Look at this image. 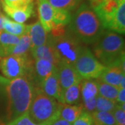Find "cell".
I'll list each match as a JSON object with an SVG mask.
<instances>
[{
  "mask_svg": "<svg viewBox=\"0 0 125 125\" xmlns=\"http://www.w3.org/2000/svg\"><path fill=\"white\" fill-rule=\"evenodd\" d=\"M92 45L93 54L105 67L120 65L125 69V40L120 34L104 30Z\"/></svg>",
  "mask_w": 125,
  "mask_h": 125,
  "instance_id": "6da1fadb",
  "label": "cell"
},
{
  "mask_svg": "<svg viewBox=\"0 0 125 125\" xmlns=\"http://www.w3.org/2000/svg\"><path fill=\"white\" fill-rule=\"evenodd\" d=\"M67 29L81 42L87 44L94 42L104 31L97 15L86 4H82L72 15Z\"/></svg>",
  "mask_w": 125,
  "mask_h": 125,
  "instance_id": "7a4b0ae2",
  "label": "cell"
},
{
  "mask_svg": "<svg viewBox=\"0 0 125 125\" xmlns=\"http://www.w3.org/2000/svg\"><path fill=\"white\" fill-rule=\"evenodd\" d=\"M7 88L9 95L8 120L10 122L28 111L34 88L29 79L22 77L9 79Z\"/></svg>",
  "mask_w": 125,
  "mask_h": 125,
  "instance_id": "3957f363",
  "label": "cell"
},
{
  "mask_svg": "<svg viewBox=\"0 0 125 125\" xmlns=\"http://www.w3.org/2000/svg\"><path fill=\"white\" fill-rule=\"evenodd\" d=\"M47 41L52 45L60 63L74 66L83 46L81 42L65 28L52 29Z\"/></svg>",
  "mask_w": 125,
  "mask_h": 125,
  "instance_id": "277c9868",
  "label": "cell"
},
{
  "mask_svg": "<svg viewBox=\"0 0 125 125\" xmlns=\"http://www.w3.org/2000/svg\"><path fill=\"white\" fill-rule=\"evenodd\" d=\"M60 104L55 99L47 95L40 88H35L27 113L33 122L47 125L59 117Z\"/></svg>",
  "mask_w": 125,
  "mask_h": 125,
  "instance_id": "5b68a950",
  "label": "cell"
},
{
  "mask_svg": "<svg viewBox=\"0 0 125 125\" xmlns=\"http://www.w3.org/2000/svg\"><path fill=\"white\" fill-rule=\"evenodd\" d=\"M0 70L9 79L27 78L33 74V63L28 55H10L0 59Z\"/></svg>",
  "mask_w": 125,
  "mask_h": 125,
  "instance_id": "8992f818",
  "label": "cell"
},
{
  "mask_svg": "<svg viewBox=\"0 0 125 125\" xmlns=\"http://www.w3.org/2000/svg\"><path fill=\"white\" fill-rule=\"evenodd\" d=\"M74 67L84 80L99 79L106 68L94 56L91 50L85 47H83Z\"/></svg>",
  "mask_w": 125,
  "mask_h": 125,
  "instance_id": "52a82bcc",
  "label": "cell"
},
{
  "mask_svg": "<svg viewBox=\"0 0 125 125\" xmlns=\"http://www.w3.org/2000/svg\"><path fill=\"white\" fill-rule=\"evenodd\" d=\"M120 0H103L93 10L97 15L104 29L109 30L119 6Z\"/></svg>",
  "mask_w": 125,
  "mask_h": 125,
  "instance_id": "ba28073f",
  "label": "cell"
},
{
  "mask_svg": "<svg viewBox=\"0 0 125 125\" xmlns=\"http://www.w3.org/2000/svg\"><path fill=\"white\" fill-rule=\"evenodd\" d=\"M81 83V97L83 102L81 105L84 111L92 113L95 111L96 99L99 94L96 81L84 80Z\"/></svg>",
  "mask_w": 125,
  "mask_h": 125,
  "instance_id": "9c48e42d",
  "label": "cell"
},
{
  "mask_svg": "<svg viewBox=\"0 0 125 125\" xmlns=\"http://www.w3.org/2000/svg\"><path fill=\"white\" fill-rule=\"evenodd\" d=\"M58 78L62 93L67 88L82 81V78L76 72L75 67L67 63H60L58 65Z\"/></svg>",
  "mask_w": 125,
  "mask_h": 125,
  "instance_id": "30bf717a",
  "label": "cell"
},
{
  "mask_svg": "<svg viewBox=\"0 0 125 125\" xmlns=\"http://www.w3.org/2000/svg\"><path fill=\"white\" fill-rule=\"evenodd\" d=\"M40 88L47 95L55 99L59 103L63 104L62 90L59 82L58 67L40 84Z\"/></svg>",
  "mask_w": 125,
  "mask_h": 125,
  "instance_id": "8fae6325",
  "label": "cell"
},
{
  "mask_svg": "<svg viewBox=\"0 0 125 125\" xmlns=\"http://www.w3.org/2000/svg\"><path fill=\"white\" fill-rule=\"evenodd\" d=\"M1 5L6 14L18 23L24 24L34 14L33 3L24 7L13 8L5 4L1 0Z\"/></svg>",
  "mask_w": 125,
  "mask_h": 125,
  "instance_id": "7c38bea8",
  "label": "cell"
},
{
  "mask_svg": "<svg viewBox=\"0 0 125 125\" xmlns=\"http://www.w3.org/2000/svg\"><path fill=\"white\" fill-rule=\"evenodd\" d=\"M27 34L31 41V49L45 45L47 42L48 33L42 27L40 21L27 25Z\"/></svg>",
  "mask_w": 125,
  "mask_h": 125,
  "instance_id": "4fadbf2b",
  "label": "cell"
},
{
  "mask_svg": "<svg viewBox=\"0 0 125 125\" xmlns=\"http://www.w3.org/2000/svg\"><path fill=\"white\" fill-rule=\"evenodd\" d=\"M38 10L42 26L47 32H50L52 29L54 8L47 0H38Z\"/></svg>",
  "mask_w": 125,
  "mask_h": 125,
  "instance_id": "5bb4252c",
  "label": "cell"
},
{
  "mask_svg": "<svg viewBox=\"0 0 125 125\" xmlns=\"http://www.w3.org/2000/svg\"><path fill=\"white\" fill-rule=\"evenodd\" d=\"M56 67L53 63L47 60H35L33 74L35 76V79L39 85L52 74Z\"/></svg>",
  "mask_w": 125,
  "mask_h": 125,
  "instance_id": "9a60e30c",
  "label": "cell"
},
{
  "mask_svg": "<svg viewBox=\"0 0 125 125\" xmlns=\"http://www.w3.org/2000/svg\"><path fill=\"white\" fill-rule=\"evenodd\" d=\"M125 74L124 68L120 65H113L106 67L99 79L106 83L119 88L122 79L125 76Z\"/></svg>",
  "mask_w": 125,
  "mask_h": 125,
  "instance_id": "2e32d148",
  "label": "cell"
},
{
  "mask_svg": "<svg viewBox=\"0 0 125 125\" xmlns=\"http://www.w3.org/2000/svg\"><path fill=\"white\" fill-rule=\"evenodd\" d=\"M30 52L33 58L35 60H38V59L47 60L53 63L56 67H58V65H59V61L55 54L52 45H50L48 41L45 45L33 49H31Z\"/></svg>",
  "mask_w": 125,
  "mask_h": 125,
  "instance_id": "e0dca14e",
  "label": "cell"
},
{
  "mask_svg": "<svg viewBox=\"0 0 125 125\" xmlns=\"http://www.w3.org/2000/svg\"><path fill=\"white\" fill-rule=\"evenodd\" d=\"M84 111L81 104H66L61 103L58 115L59 117L70 123H73Z\"/></svg>",
  "mask_w": 125,
  "mask_h": 125,
  "instance_id": "ac0fdd59",
  "label": "cell"
},
{
  "mask_svg": "<svg viewBox=\"0 0 125 125\" xmlns=\"http://www.w3.org/2000/svg\"><path fill=\"white\" fill-rule=\"evenodd\" d=\"M108 31L115 32L118 34H125V0H120L119 6Z\"/></svg>",
  "mask_w": 125,
  "mask_h": 125,
  "instance_id": "d6986e66",
  "label": "cell"
},
{
  "mask_svg": "<svg viewBox=\"0 0 125 125\" xmlns=\"http://www.w3.org/2000/svg\"><path fill=\"white\" fill-rule=\"evenodd\" d=\"M2 26L4 31L14 36L20 37L27 33V25L13 21L4 15H2Z\"/></svg>",
  "mask_w": 125,
  "mask_h": 125,
  "instance_id": "ffe728a7",
  "label": "cell"
},
{
  "mask_svg": "<svg viewBox=\"0 0 125 125\" xmlns=\"http://www.w3.org/2000/svg\"><path fill=\"white\" fill-rule=\"evenodd\" d=\"M31 48V41L29 35L26 33L20 37V41L17 45L9 49L5 53V56L10 55L27 56Z\"/></svg>",
  "mask_w": 125,
  "mask_h": 125,
  "instance_id": "44dd1931",
  "label": "cell"
},
{
  "mask_svg": "<svg viewBox=\"0 0 125 125\" xmlns=\"http://www.w3.org/2000/svg\"><path fill=\"white\" fill-rule=\"evenodd\" d=\"M81 82L77 83L70 87L67 88L62 93V101L63 104H77L80 102L81 86Z\"/></svg>",
  "mask_w": 125,
  "mask_h": 125,
  "instance_id": "7402d4cb",
  "label": "cell"
},
{
  "mask_svg": "<svg viewBox=\"0 0 125 125\" xmlns=\"http://www.w3.org/2000/svg\"><path fill=\"white\" fill-rule=\"evenodd\" d=\"M72 15L70 12L54 9L52 20V29L58 28H65L70 23Z\"/></svg>",
  "mask_w": 125,
  "mask_h": 125,
  "instance_id": "603a6c76",
  "label": "cell"
},
{
  "mask_svg": "<svg viewBox=\"0 0 125 125\" xmlns=\"http://www.w3.org/2000/svg\"><path fill=\"white\" fill-rule=\"evenodd\" d=\"M95 81L97 85L99 95L115 102L120 90L119 88L106 83L102 81L99 79H97Z\"/></svg>",
  "mask_w": 125,
  "mask_h": 125,
  "instance_id": "cb8c5ba5",
  "label": "cell"
},
{
  "mask_svg": "<svg viewBox=\"0 0 125 125\" xmlns=\"http://www.w3.org/2000/svg\"><path fill=\"white\" fill-rule=\"evenodd\" d=\"M93 125H117L113 113L111 112L95 111L91 113Z\"/></svg>",
  "mask_w": 125,
  "mask_h": 125,
  "instance_id": "d4e9b609",
  "label": "cell"
},
{
  "mask_svg": "<svg viewBox=\"0 0 125 125\" xmlns=\"http://www.w3.org/2000/svg\"><path fill=\"white\" fill-rule=\"evenodd\" d=\"M53 8L70 12L76 9L81 0H47Z\"/></svg>",
  "mask_w": 125,
  "mask_h": 125,
  "instance_id": "484cf974",
  "label": "cell"
},
{
  "mask_svg": "<svg viewBox=\"0 0 125 125\" xmlns=\"http://www.w3.org/2000/svg\"><path fill=\"white\" fill-rule=\"evenodd\" d=\"M116 102L107 98L99 95L96 99V109L95 111L104 112H112L116 106Z\"/></svg>",
  "mask_w": 125,
  "mask_h": 125,
  "instance_id": "4316f807",
  "label": "cell"
},
{
  "mask_svg": "<svg viewBox=\"0 0 125 125\" xmlns=\"http://www.w3.org/2000/svg\"><path fill=\"white\" fill-rule=\"evenodd\" d=\"M125 104H116L112 112L117 125H125Z\"/></svg>",
  "mask_w": 125,
  "mask_h": 125,
  "instance_id": "83f0119b",
  "label": "cell"
},
{
  "mask_svg": "<svg viewBox=\"0 0 125 125\" xmlns=\"http://www.w3.org/2000/svg\"><path fill=\"white\" fill-rule=\"evenodd\" d=\"M72 125H93V120L91 113L86 111H83Z\"/></svg>",
  "mask_w": 125,
  "mask_h": 125,
  "instance_id": "f1b7e54d",
  "label": "cell"
},
{
  "mask_svg": "<svg viewBox=\"0 0 125 125\" xmlns=\"http://www.w3.org/2000/svg\"><path fill=\"white\" fill-rule=\"evenodd\" d=\"M8 125H40V124H36L33 122L31 118L29 116L28 113H24L22 115L19 117L18 118L15 119V120L9 122Z\"/></svg>",
  "mask_w": 125,
  "mask_h": 125,
  "instance_id": "f546056e",
  "label": "cell"
},
{
  "mask_svg": "<svg viewBox=\"0 0 125 125\" xmlns=\"http://www.w3.org/2000/svg\"><path fill=\"white\" fill-rule=\"evenodd\" d=\"M34 0H2L5 4L10 7L20 8L24 7L33 3Z\"/></svg>",
  "mask_w": 125,
  "mask_h": 125,
  "instance_id": "4dcf8cb0",
  "label": "cell"
},
{
  "mask_svg": "<svg viewBox=\"0 0 125 125\" xmlns=\"http://www.w3.org/2000/svg\"><path fill=\"white\" fill-rule=\"evenodd\" d=\"M46 125H72V124L58 117Z\"/></svg>",
  "mask_w": 125,
  "mask_h": 125,
  "instance_id": "1f68e13d",
  "label": "cell"
},
{
  "mask_svg": "<svg viewBox=\"0 0 125 125\" xmlns=\"http://www.w3.org/2000/svg\"><path fill=\"white\" fill-rule=\"evenodd\" d=\"M115 102H116L117 104H125V88L119 90Z\"/></svg>",
  "mask_w": 125,
  "mask_h": 125,
  "instance_id": "d6a6232c",
  "label": "cell"
},
{
  "mask_svg": "<svg viewBox=\"0 0 125 125\" xmlns=\"http://www.w3.org/2000/svg\"><path fill=\"white\" fill-rule=\"evenodd\" d=\"M122 88H125V76H124L120 81V86H119V89H122Z\"/></svg>",
  "mask_w": 125,
  "mask_h": 125,
  "instance_id": "836d02e7",
  "label": "cell"
},
{
  "mask_svg": "<svg viewBox=\"0 0 125 125\" xmlns=\"http://www.w3.org/2000/svg\"><path fill=\"white\" fill-rule=\"evenodd\" d=\"M2 15H3V14H1L0 12V33L4 31L3 26H2Z\"/></svg>",
  "mask_w": 125,
  "mask_h": 125,
  "instance_id": "e575fe53",
  "label": "cell"
},
{
  "mask_svg": "<svg viewBox=\"0 0 125 125\" xmlns=\"http://www.w3.org/2000/svg\"></svg>",
  "mask_w": 125,
  "mask_h": 125,
  "instance_id": "d590c367",
  "label": "cell"
}]
</instances>
